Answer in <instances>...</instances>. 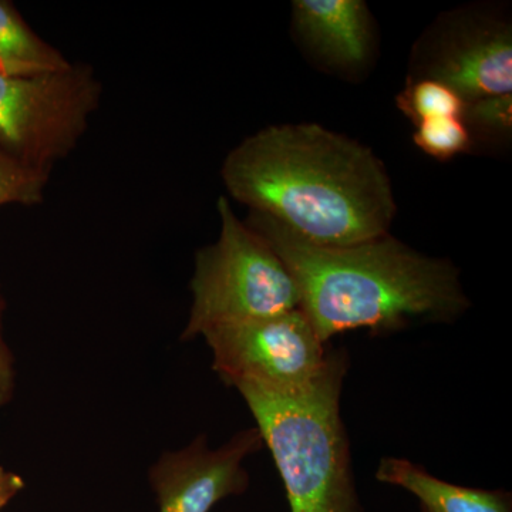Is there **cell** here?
<instances>
[{
  "instance_id": "13",
  "label": "cell",
  "mask_w": 512,
  "mask_h": 512,
  "mask_svg": "<svg viewBox=\"0 0 512 512\" xmlns=\"http://www.w3.org/2000/svg\"><path fill=\"white\" fill-rule=\"evenodd\" d=\"M413 141L424 153L436 160H451L467 153L473 146V137L463 119H434L416 124Z\"/></svg>"
},
{
  "instance_id": "2",
  "label": "cell",
  "mask_w": 512,
  "mask_h": 512,
  "mask_svg": "<svg viewBox=\"0 0 512 512\" xmlns=\"http://www.w3.org/2000/svg\"><path fill=\"white\" fill-rule=\"evenodd\" d=\"M245 224L289 269L299 309L325 343L350 330L384 336L423 323H451L470 308L456 266L389 234L348 247H322L258 212H249Z\"/></svg>"
},
{
  "instance_id": "8",
  "label": "cell",
  "mask_w": 512,
  "mask_h": 512,
  "mask_svg": "<svg viewBox=\"0 0 512 512\" xmlns=\"http://www.w3.org/2000/svg\"><path fill=\"white\" fill-rule=\"evenodd\" d=\"M458 29L424 77L447 84L466 103L511 94L510 28L504 23H487Z\"/></svg>"
},
{
  "instance_id": "6",
  "label": "cell",
  "mask_w": 512,
  "mask_h": 512,
  "mask_svg": "<svg viewBox=\"0 0 512 512\" xmlns=\"http://www.w3.org/2000/svg\"><path fill=\"white\" fill-rule=\"evenodd\" d=\"M212 370L234 389L292 396L328 370L333 348L301 309L208 330Z\"/></svg>"
},
{
  "instance_id": "1",
  "label": "cell",
  "mask_w": 512,
  "mask_h": 512,
  "mask_svg": "<svg viewBox=\"0 0 512 512\" xmlns=\"http://www.w3.org/2000/svg\"><path fill=\"white\" fill-rule=\"evenodd\" d=\"M229 197L322 247L389 234L396 202L369 148L318 124L266 127L222 164Z\"/></svg>"
},
{
  "instance_id": "14",
  "label": "cell",
  "mask_w": 512,
  "mask_h": 512,
  "mask_svg": "<svg viewBox=\"0 0 512 512\" xmlns=\"http://www.w3.org/2000/svg\"><path fill=\"white\" fill-rule=\"evenodd\" d=\"M49 180L50 174L26 167L0 148V207L40 204Z\"/></svg>"
},
{
  "instance_id": "17",
  "label": "cell",
  "mask_w": 512,
  "mask_h": 512,
  "mask_svg": "<svg viewBox=\"0 0 512 512\" xmlns=\"http://www.w3.org/2000/svg\"><path fill=\"white\" fill-rule=\"evenodd\" d=\"M25 480L19 474L0 467V510L6 507L25 488Z\"/></svg>"
},
{
  "instance_id": "4",
  "label": "cell",
  "mask_w": 512,
  "mask_h": 512,
  "mask_svg": "<svg viewBox=\"0 0 512 512\" xmlns=\"http://www.w3.org/2000/svg\"><path fill=\"white\" fill-rule=\"evenodd\" d=\"M220 237L198 249L191 278L190 318L183 342L208 330L269 318L301 306L298 285L274 249L239 220L228 198L217 204Z\"/></svg>"
},
{
  "instance_id": "15",
  "label": "cell",
  "mask_w": 512,
  "mask_h": 512,
  "mask_svg": "<svg viewBox=\"0 0 512 512\" xmlns=\"http://www.w3.org/2000/svg\"><path fill=\"white\" fill-rule=\"evenodd\" d=\"M463 121L468 130L485 131L490 134H507L512 124L511 94L484 97L467 103Z\"/></svg>"
},
{
  "instance_id": "12",
  "label": "cell",
  "mask_w": 512,
  "mask_h": 512,
  "mask_svg": "<svg viewBox=\"0 0 512 512\" xmlns=\"http://www.w3.org/2000/svg\"><path fill=\"white\" fill-rule=\"evenodd\" d=\"M397 106L414 124L434 119H463L467 103L447 84L417 77L397 97Z\"/></svg>"
},
{
  "instance_id": "11",
  "label": "cell",
  "mask_w": 512,
  "mask_h": 512,
  "mask_svg": "<svg viewBox=\"0 0 512 512\" xmlns=\"http://www.w3.org/2000/svg\"><path fill=\"white\" fill-rule=\"evenodd\" d=\"M70 63L59 49L36 35L10 3L0 2V73L33 76L56 72Z\"/></svg>"
},
{
  "instance_id": "16",
  "label": "cell",
  "mask_w": 512,
  "mask_h": 512,
  "mask_svg": "<svg viewBox=\"0 0 512 512\" xmlns=\"http://www.w3.org/2000/svg\"><path fill=\"white\" fill-rule=\"evenodd\" d=\"M3 303L0 299V407L6 406L15 393L16 373L13 356L2 333Z\"/></svg>"
},
{
  "instance_id": "10",
  "label": "cell",
  "mask_w": 512,
  "mask_h": 512,
  "mask_svg": "<svg viewBox=\"0 0 512 512\" xmlns=\"http://www.w3.org/2000/svg\"><path fill=\"white\" fill-rule=\"evenodd\" d=\"M376 478L380 483L409 491L419 498L421 510L426 512H512V498L507 491L447 483L407 458H382Z\"/></svg>"
},
{
  "instance_id": "7",
  "label": "cell",
  "mask_w": 512,
  "mask_h": 512,
  "mask_svg": "<svg viewBox=\"0 0 512 512\" xmlns=\"http://www.w3.org/2000/svg\"><path fill=\"white\" fill-rule=\"evenodd\" d=\"M262 447L261 434L251 427L220 447L198 436L180 450L164 451L148 471L158 512H211L225 498L244 494L251 481L245 463Z\"/></svg>"
},
{
  "instance_id": "9",
  "label": "cell",
  "mask_w": 512,
  "mask_h": 512,
  "mask_svg": "<svg viewBox=\"0 0 512 512\" xmlns=\"http://www.w3.org/2000/svg\"><path fill=\"white\" fill-rule=\"evenodd\" d=\"M293 23L305 45L325 62L357 67L370 52V16L360 0H295Z\"/></svg>"
},
{
  "instance_id": "5",
  "label": "cell",
  "mask_w": 512,
  "mask_h": 512,
  "mask_svg": "<svg viewBox=\"0 0 512 512\" xmlns=\"http://www.w3.org/2000/svg\"><path fill=\"white\" fill-rule=\"evenodd\" d=\"M103 84L89 64L33 76L0 73V148L33 170L52 173L87 133Z\"/></svg>"
},
{
  "instance_id": "18",
  "label": "cell",
  "mask_w": 512,
  "mask_h": 512,
  "mask_svg": "<svg viewBox=\"0 0 512 512\" xmlns=\"http://www.w3.org/2000/svg\"><path fill=\"white\" fill-rule=\"evenodd\" d=\"M421 512H426V511H424V510H421Z\"/></svg>"
},
{
  "instance_id": "3",
  "label": "cell",
  "mask_w": 512,
  "mask_h": 512,
  "mask_svg": "<svg viewBox=\"0 0 512 512\" xmlns=\"http://www.w3.org/2000/svg\"><path fill=\"white\" fill-rule=\"evenodd\" d=\"M345 349H333L318 382L292 396L241 389L284 481L291 512H365L357 493L342 412Z\"/></svg>"
}]
</instances>
